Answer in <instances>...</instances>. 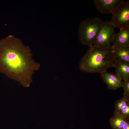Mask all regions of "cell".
Returning a JSON list of instances; mask_svg holds the SVG:
<instances>
[{
  "mask_svg": "<svg viewBox=\"0 0 129 129\" xmlns=\"http://www.w3.org/2000/svg\"><path fill=\"white\" fill-rule=\"evenodd\" d=\"M40 64L33 59L31 50L21 40L10 35L0 40V72L28 86Z\"/></svg>",
  "mask_w": 129,
  "mask_h": 129,
  "instance_id": "cell-1",
  "label": "cell"
},
{
  "mask_svg": "<svg viewBox=\"0 0 129 129\" xmlns=\"http://www.w3.org/2000/svg\"><path fill=\"white\" fill-rule=\"evenodd\" d=\"M117 60L111 46L102 48L93 45L89 47L81 58L79 68L84 72L101 73L114 67Z\"/></svg>",
  "mask_w": 129,
  "mask_h": 129,
  "instance_id": "cell-2",
  "label": "cell"
},
{
  "mask_svg": "<svg viewBox=\"0 0 129 129\" xmlns=\"http://www.w3.org/2000/svg\"><path fill=\"white\" fill-rule=\"evenodd\" d=\"M104 21L99 17L87 18L80 23L78 38L83 45L91 47L94 45L97 34Z\"/></svg>",
  "mask_w": 129,
  "mask_h": 129,
  "instance_id": "cell-3",
  "label": "cell"
},
{
  "mask_svg": "<svg viewBox=\"0 0 129 129\" xmlns=\"http://www.w3.org/2000/svg\"><path fill=\"white\" fill-rule=\"evenodd\" d=\"M115 28L110 21L104 22L93 45L102 48L110 47L113 37L115 33Z\"/></svg>",
  "mask_w": 129,
  "mask_h": 129,
  "instance_id": "cell-4",
  "label": "cell"
},
{
  "mask_svg": "<svg viewBox=\"0 0 129 129\" xmlns=\"http://www.w3.org/2000/svg\"><path fill=\"white\" fill-rule=\"evenodd\" d=\"M115 28L129 27V1H124L112 14L110 21Z\"/></svg>",
  "mask_w": 129,
  "mask_h": 129,
  "instance_id": "cell-5",
  "label": "cell"
},
{
  "mask_svg": "<svg viewBox=\"0 0 129 129\" xmlns=\"http://www.w3.org/2000/svg\"><path fill=\"white\" fill-rule=\"evenodd\" d=\"M123 0H93V3L97 10L105 14H113Z\"/></svg>",
  "mask_w": 129,
  "mask_h": 129,
  "instance_id": "cell-6",
  "label": "cell"
},
{
  "mask_svg": "<svg viewBox=\"0 0 129 129\" xmlns=\"http://www.w3.org/2000/svg\"><path fill=\"white\" fill-rule=\"evenodd\" d=\"M100 76L109 89L114 90L123 87L124 82L122 78L116 74L109 73L107 71L100 73Z\"/></svg>",
  "mask_w": 129,
  "mask_h": 129,
  "instance_id": "cell-7",
  "label": "cell"
},
{
  "mask_svg": "<svg viewBox=\"0 0 129 129\" xmlns=\"http://www.w3.org/2000/svg\"><path fill=\"white\" fill-rule=\"evenodd\" d=\"M114 35L112 40L113 45L129 47V27L120 30Z\"/></svg>",
  "mask_w": 129,
  "mask_h": 129,
  "instance_id": "cell-8",
  "label": "cell"
},
{
  "mask_svg": "<svg viewBox=\"0 0 129 129\" xmlns=\"http://www.w3.org/2000/svg\"><path fill=\"white\" fill-rule=\"evenodd\" d=\"M114 67L116 73L120 76L124 81L129 79V63L117 59Z\"/></svg>",
  "mask_w": 129,
  "mask_h": 129,
  "instance_id": "cell-9",
  "label": "cell"
},
{
  "mask_svg": "<svg viewBox=\"0 0 129 129\" xmlns=\"http://www.w3.org/2000/svg\"><path fill=\"white\" fill-rule=\"evenodd\" d=\"M112 52L117 59L129 63V47L112 45Z\"/></svg>",
  "mask_w": 129,
  "mask_h": 129,
  "instance_id": "cell-10",
  "label": "cell"
},
{
  "mask_svg": "<svg viewBox=\"0 0 129 129\" xmlns=\"http://www.w3.org/2000/svg\"><path fill=\"white\" fill-rule=\"evenodd\" d=\"M129 118L126 116L115 114L109 119L110 124L113 129H123V127Z\"/></svg>",
  "mask_w": 129,
  "mask_h": 129,
  "instance_id": "cell-11",
  "label": "cell"
},
{
  "mask_svg": "<svg viewBox=\"0 0 129 129\" xmlns=\"http://www.w3.org/2000/svg\"><path fill=\"white\" fill-rule=\"evenodd\" d=\"M128 103L129 99L123 97L117 100L115 104L114 114H119L122 109Z\"/></svg>",
  "mask_w": 129,
  "mask_h": 129,
  "instance_id": "cell-12",
  "label": "cell"
},
{
  "mask_svg": "<svg viewBox=\"0 0 129 129\" xmlns=\"http://www.w3.org/2000/svg\"><path fill=\"white\" fill-rule=\"evenodd\" d=\"M123 87L124 89L123 97L129 99V79L124 81Z\"/></svg>",
  "mask_w": 129,
  "mask_h": 129,
  "instance_id": "cell-13",
  "label": "cell"
},
{
  "mask_svg": "<svg viewBox=\"0 0 129 129\" xmlns=\"http://www.w3.org/2000/svg\"><path fill=\"white\" fill-rule=\"evenodd\" d=\"M119 114L126 116L129 118V103L124 108Z\"/></svg>",
  "mask_w": 129,
  "mask_h": 129,
  "instance_id": "cell-14",
  "label": "cell"
},
{
  "mask_svg": "<svg viewBox=\"0 0 129 129\" xmlns=\"http://www.w3.org/2000/svg\"><path fill=\"white\" fill-rule=\"evenodd\" d=\"M123 129H129V119L126 122L123 127Z\"/></svg>",
  "mask_w": 129,
  "mask_h": 129,
  "instance_id": "cell-15",
  "label": "cell"
}]
</instances>
